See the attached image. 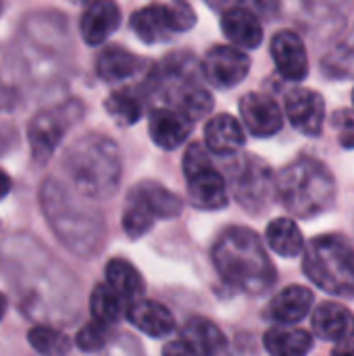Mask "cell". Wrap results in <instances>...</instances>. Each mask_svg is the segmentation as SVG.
I'll use <instances>...</instances> for the list:
<instances>
[{
  "label": "cell",
  "mask_w": 354,
  "mask_h": 356,
  "mask_svg": "<svg viewBox=\"0 0 354 356\" xmlns=\"http://www.w3.org/2000/svg\"><path fill=\"white\" fill-rule=\"evenodd\" d=\"M211 257L219 277L242 294H265L277 280L273 261L255 229H225L215 242Z\"/></svg>",
  "instance_id": "cell-1"
},
{
  "label": "cell",
  "mask_w": 354,
  "mask_h": 356,
  "mask_svg": "<svg viewBox=\"0 0 354 356\" xmlns=\"http://www.w3.org/2000/svg\"><path fill=\"white\" fill-rule=\"evenodd\" d=\"M65 171L79 196L106 200L117 192L121 181L119 148L100 134H88L67 150Z\"/></svg>",
  "instance_id": "cell-2"
},
{
  "label": "cell",
  "mask_w": 354,
  "mask_h": 356,
  "mask_svg": "<svg viewBox=\"0 0 354 356\" xmlns=\"http://www.w3.org/2000/svg\"><path fill=\"white\" fill-rule=\"evenodd\" d=\"M277 198L294 217L313 219L334 207L336 179L323 163L303 156L280 171Z\"/></svg>",
  "instance_id": "cell-3"
},
{
  "label": "cell",
  "mask_w": 354,
  "mask_h": 356,
  "mask_svg": "<svg viewBox=\"0 0 354 356\" xmlns=\"http://www.w3.org/2000/svg\"><path fill=\"white\" fill-rule=\"evenodd\" d=\"M42 209L46 211L58 240H63L71 252L83 257L96 252L102 240V221L96 211L77 202L54 179H48L42 188Z\"/></svg>",
  "instance_id": "cell-4"
},
{
  "label": "cell",
  "mask_w": 354,
  "mask_h": 356,
  "mask_svg": "<svg viewBox=\"0 0 354 356\" xmlns=\"http://www.w3.org/2000/svg\"><path fill=\"white\" fill-rule=\"evenodd\" d=\"M303 271L325 294L338 298H353V242L342 234H323L313 238L303 254Z\"/></svg>",
  "instance_id": "cell-5"
},
{
  "label": "cell",
  "mask_w": 354,
  "mask_h": 356,
  "mask_svg": "<svg viewBox=\"0 0 354 356\" xmlns=\"http://www.w3.org/2000/svg\"><path fill=\"white\" fill-rule=\"evenodd\" d=\"M184 211V200L156 181H142L127 194L123 209V232L129 240H138L150 232L159 219H175Z\"/></svg>",
  "instance_id": "cell-6"
},
{
  "label": "cell",
  "mask_w": 354,
  "mask_h": 356,
  "mask_svg": "<svg viewBox=\"0 0 354 356\" xmlns=\"http://www.w3.org/2000/svg\"><path fill=\"white\" fill-rule=\"evenodd\" d=\"M184 175L188 179V200L202 211H219L230 202L225 177L215 169L211 152L200 142H192L184 154Z\"/></svg>",
  "instance_id": "cell-7"
},
{
  "label": "cell",
  "mask_w": 354,
  "mask_h": 356,
  "mask_svg": "<svg viewBox=\"0 0 354 356\" xmlns=\"http://www.w3.org/2000/svg\"><path fill=\"white\" fill-rule=\"evenodd\" d=\"M230 181L238 204L248 213H263L277 196V177L259 156L244 154L236 159L230 165Z\"/></svg>",
  "instance_id": "cell-8"
},
{
  "label": "cell",
  "mask_w": 354,
  "mask_h": 356,
  "mask_svg": "<svg viewBox=\"0 0 354 356\" xmlns=\"http://www.w3.org/2000/svg\"><path fill=\"white\" fill-rule=\"evenodd\" d=\"M129 25L144 44H161L175 33L192 29L196 25V13L188 2H154L138 8Z\"/></svg>",
  "instance_id": "cell-9"
},
{
  "label": "cell",
  "mask_w": 354,
  "mask_h": 356,
  "mask_svg": "<svg viewBox=\"0 0 354 356\" xmlns=\"http://www.w3.org/2000/svg\"><path fill=\"white\" fill-rule=\"evenodd\" d=\"M79 115H81L79 102H65V104L46 108L33 117L27 134H29L33 159L38 163H46L52 156V152L61 144L63 136L79 119Z\"/></svg>",
  "instance_id": "cell-10"
},
{
  "label": "cell",
  "mask_w": 354,
  "mask_h": 356,
  "mask_svg": "<svg viewBox=\"0 0 354 356\" xmlns=\"http://www.w3.org/2000/svg\"><path fill=\"white\" fill-rule=\"evenodd\" d=\"M200 73L213 88L230 90L244 81L250 73V56L236 46L219 44L204 54L200 63Z\"/></svg>",
  "instance_id": "cell-11"
},
{
  "label": "cell",
  "mask_w": 354,
  "mask_h": 356,
  "mask_svg": "<svg viewBox=\"0 0 354 356\" xmlns=\"http://www.w3.org/2000/svg\"><path fill=\"white\" fill-rule=\"evenodd\" d=\"M284 111L294 129L305 136H319L325 121V100L309 88H292L286 92Z\"/></svg>",
  "instance_id": "cell-12"
},
{
  "label": "cell",
  "mask_w": 354,
  "mask_h": 356,
  "mask_svg": "<svg viewBox=\"0 0 354 356\" xmlns=\"http://www.w3.org/2000/svg\"><path fill=\"white\" fill-rule=\"evenodd\" d=\"M271 58L277 73L288 81H303L309 75V54L305 42L292 29H282L271 38Z\"/></svg>",
  "instance_id": "cell-13"
},
{
  "label": "cell",
  "mask_w": 354,
  "mask_h": 356,
  "mask_svg": "<svg viewBox=\"0 0 354 356\" xmlns=\"http://www.w3.org/2000/svg\"><path fill=\"white\" fill-rule=\"evenodd\" d=\"M240 115L248 131L257 138H271L284 127V111L271 96L261 92L242 96Z\"/></svg>",
  "instance_id": "cell-14"
},
{
  "label": "cell",
  "mask_w": 354,
  "mask_h": 356,
  "mask_svg": "<svg viewBox=\"0 0 354 356\" xmlns=\"http://www.w3.org/2000/svg\"><path fill=\"white\" fill-rule=\"evenodd\" d=\"M194 121L169 106H154L148 117L150 140L163 150L179 148L192 134Z\"/></svg>",
  "instance_id": "cell-15"
},
{
  "label": "cell",
  "mask_w": 354,
  "mask_h": 356,
  "mask_svg": "<svg viewBox=\"0 0 354 356\" xmlns=\"http://www.w3.org/2000/svg\"><path fill=\"white\" fill-rule=\"evenodd\" d=\"M221 29L236 48L255 50L263 42V25L246 6H230L221 13Z\"/></svg>",
  "instance_id": "cell-16"
},
{
  "label": "cell",
  "mask_w": 354,
  "mask_h": 356,
  "mask_svg": "<svg viewBox=\"0 0 354 356\" xmlns=\"http://www.w3.org/2000/svg\"><path fill=\"white\" fill-rule=\"evenodd\" d=\"M204 146L217 156H236L246 146V134L240 121L227 113L211 117L204 127Z\"/></svg>",
  "instance_id": "cell-17"
},
{
  "label": "cell",
  "mask_w": 354,
  "mask_h": 356,
  "mask_svg": "<svg viewBox=\"0 0 354 356\" xmlns=\"http://www.w3.org/2000/svg\"><path fill=\"white\" fill-rule=\"evenodd\" d=\"M313 292L305 286H288L280 294L271 298V302L265 309L267 319L275 321L277 325H294L303 321L311 307H313Z\"/></svg>",
  "instance_id": "cell-18"
},
{
  "label": "cell",
  "mask_w": 354,
  "mask_h": 356,
  "mask_svg": "<svg viewBox=\"0 0 354 356\" xmlns=\"http://www.w3.org/2000/svg\"><path fill=\"white\" fill-rule=\"evenodd\" d=\"M313 332L323 342H344L353 338L354 315L340 302H323L315 309L313 317Z\"/></svg>",
  "instance_id": "cell-19"
},
{
  "label": "cell",
  "mask_w": 354,
  "mask_h": 356,
  "mask_svg": "<svg viewBox=\"0 0 354 356\" xmlns=\"http://www.w3.org/2000/svg\"><path fill=\"white\" fill-rule=\"evenodd\" d=\"M121 23V10L115 2L98 0L86 6L79 19V31L86 44H102Z\"/></svg>",
  "instance_id": "cell-20"
},
{
  "label": "cell",
  "mask_w": 354,
  "mask_h": 356,
  "mask_svg": "<svg viewBox=\"0 0 354 356\" xmlns=\"http://www.w3.org/2000/svg\"><path fill=\"white\" fill-rule=\"evenodd\" d=\"M127 321L150 338H165L175 330L173 313L156 300H136L127 307Z\"/></svg>",
  "instance_id": "cell-21"
},
{
  "label": "cell",
  "mask_w": 354,
  "mask_h": 356,
  "mask_svg": "<svg viewBox=\"0 0 354 356\" xmlns=\"http://www.w3.org/2000/svg\"><path fill=\"white\" fill-rule=\"evenodd\" d=\"M179 338L198 356H217L227 346V338L219 325L204 317H192L184 323Z\"/></svg>",
  "instance_id": "cell-22"
},
{
  "label": "cell",
  "mask_w": 354,
  "mask_h": 356,
  "mask_svg": "<svg viewBox=\"0 0 354 356\" xmlns=\"http://www.w3.org/2000/svg\"><path fill=\"white\" fill-rule=\"evenodd\" d=\"M263 344L269 356H309L313 348V334L298 327L275 325L265 332Z\"/></svg>",
  "instance_id": "cell-23"
},
{
  "label": "cell",
  "mask_w": 354,
  "mask_h": 356,
  "mask_svg": "<svg viewBox=\"0 0 354 356\" xmlns=\"http://www.w3.org/2000/svg\"><path fill=\"white\" fill-rule=\"evenodd\" d=\"M142 67V58L121 46H106L96 58V73L102 81L117 83L134 77Z\"/></svg>",
  "instance_id": "cell-24"
},
{
  "label": "cell",
  "mask_w": 354,
  "mask_h": 356,
  "mask_svg": "<svg viewBox=\"0 0 354 356\" xmlns=\"http://www.w3.org/2000/svg\"><path fill=\"white\" fill-rule=\"evenodd\" d=\"M104 277H106V284L127 302H136V300H142V294L146 290L144 286V277L140 275V271L125 259H111L106 263V269H104Z\"/></svg>",
  "instance_id": "cell-25"
},
{
  "label": "cell",
  "mask_w": 354,
  "mask_h": 356,
  "mask_svg": "<svg viewBox=\"0 0 354 356\" xmlns=\"http://www.w3.org/2000/svg\"><path fill=\"white\" fill-rule=\"evenodd\" d=\"M265 240L273 252H277L280 257H286V259H294L305 252V238H303L296 221L290 217L273 219L267 225Z\"/></svg>",
  "instance_id": "cell-26"
},
{
  "label": "cell",
  "mask_w": 354,
  "mask_h": 356,
  "mask_svg": "<svg viewBox=\"0 0 354 356\" xmlns=\"http://www.w3.org/2000/svg\"><path fill=\"white\" fill-rule=\"evenodd\" d=\"M127 302L104 282L98 284L90 296V313L92 319L98 323H104L108 327H113L125 313H127Z\"/></svg>",
  "instance_id": "cell-27"
},
{
  "label": "cell",
  "mask_w": 354,
  "mask_h": 356,
  "mask_svg": "<svg viewBox=\"0 0 354 356\" xmlns=\"http://www.w3.org/2000/svg\"><path fill=\"white\" fill-rule=\"evenodd\" d=\"M104 108L106 113L113 117L115 123L119 125H134L140 121L142 117V111H144V100L142 96L131 90V88H121L117 92H113L106 102H104Z\"/></svg>",
  "instance_id": "cell-28"
},
{
  "label": "cell",
  "mask_w": 354,
  "mask_h": 356,
  "mask_svg": "<svg viewBox=\"0 0 354 356\" xmlns=\"http://www.w3.org/2000/svg\"><path fill=\"white\" fill-rule=\"evenodd\" d=\"M27 342L42 356H67L71 350V340L50 325L31 327L27 334Z\"/></svg>",
  "instance_id": "cell-29"
},
{
  "label": "cell",
  "mask_w": 354,
  "mask_h": 356,
  "mask_svg": "<svg viewBox=\"0 0 354 356\" xmlns=\"http://www.w3.org/2000/svg\"><path fill=\"white\" fill-rule=\"evenodd\" d=\"M108 340H111V327L94 319L86 323L75 336V344L83 353H98L108 344Z\"/></svg>",
  "instance_id": "cell-30"
},
{
  "label": "cell",
  "mask_w": 354,
  "mask_h": 356,
  "mask_svg": "<svg viewBox=\"0 0 354 356\" xmlns=\"http://www.w3.org/2000/svg\"><path fill=\"white\" fill-rule=\"evenodd\" d=\"M334 129L338 131V140L344 148H354V111L342 108L332 119Z\"/></svg>",
  "instance_id": "cell-31"
},
{
  "label": "cell",
  "mask_w": 354,
  "mask_h": 356,
  "mask_svg": "<svg viewBox=\"0 0 354 356\" xmlns=\"http://www.w3.org/2000/svg\"><path fill=\"white\" fill-rule=\"evenodd\" d=\"M163 356H198L182 338H177V340H171V342H167L165 344V348H163Z\"/></svg>",
  "instance_id": "cell-32"
},
{
  "label": "cell",
  "mask_w": 354,
  "mask_h": 356,
  "mask_svg": "<svg viewBox=\"0 0 354 356\" xmlns=\"http://www.w3.org/2000/svg\"><path fill=\"white\" fill-rule=\"evenodd\" d=\"M332 356H354V340L348 338L340 344H336V348L332 350Z\"/></svg>",
  "instance_id": "cell-33"
},
{
  "label": "cell",
  "mask_w": 354,
  "mask_h": 356,
  "mask_svg": "<svg viewBox=\"0 0 354 356\" xmlns=\"http://www.w3.org/2000/svg\"><path fill=\"white\" fill-rule=\"evenodd\" d=\"M10 188H13V181H10V177H8V173H4V171L0 169V200H2L4 196H8Z\"/></svg>",
  "instance_id": "cell-34"
},
{
  "label": "cell",
  "mask_w": 354,
  "mask_h": 356,
  "mask_svg": "<svg viewBox=\"0 0 354 356\" xmlns=\"http://www.w3.org/2000/svg\"><path fill=\"white\" fill-rule=\"evenodd\" d=\"M6 309H8V300H6L4 294H0V321H2V317H4V313H6Z\"/></svg>",
  "instance_id": "cell-35"
},
{
  "label": "cell",
  "mask_w": 354,
  "mask_h": 356,
  "mask_svg": "<svg viewBox=\"0 0 354 356\" xmlns=\"http://www.w3.org/2000/svg\"><path fill=\"white\" fill-rule=\"evenodd\" d=\"M353 111H354V92H353Z\"/></svg>",
  "instance_id": "cell-36"
},
{
  "label": "cell",
  "mask_w": 354,
  "mask_h": 356,
  "mask_svg": "<svg viewBox=\"0 0 354 356\" xmlns=\"http://www.w3.org/2000/svg\"><path fill=\"white\" fill-rule=\"evenodd\" d=\"M0 13H2V4H0Z\"/></svg>",
  "instance_id": "cell-37"
},
{
  "label": "cell",
  "mask_w": 354,
  "mask_h": 356,
  "mask_svg": "<svg viewBox=\"0 0 354 356\" xmlns=\"http://www.w3.org/2000/svg\"><path fill=\"white\" fill-rule=\"evenodd\" d=\"M353 340H354V334H353Z\"/></svg>",
  "instance_id": "cell-38"
}]
</instances>
